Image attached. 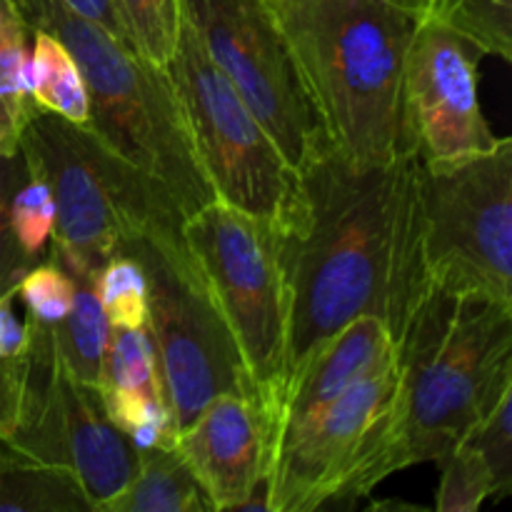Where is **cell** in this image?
<instances>
[{
  "mask_svg": "<svg viewBox=\"0 0 512 512\" xmlns=\"http://www.w3.org/2000/svg\"><path fill=\"white\" fill-rule=\"evenodd\" d=\"M415 178V150L393 165L360 168L328 145L298 170L293 210L280 228L288 305L283 390L355 318H380L398 345L425 303Z\"/></svg>",
  "mask_w": 512,
  "mask_h": 512,
  "instance_id": "obj_1",
  "label": "cell"
},
{
  "mask_svg": "<svg viewBox=\"0 0 512 512\" xmlns=\"http://www.w3.org/2000/svg\"><path fill=\"white\" fill-rule=\"evenodd\" d=\"M398 390L335 503L440 463L512 388V305L433 295L400 335Z\"/></svg>",
  "mask_w": 512,
  "mask_h": 512,
  "instance_id": "obj_2",
  "label": "cell"
},
{
  "mask_svg": "<svg viewBox=\"0 0 512 512\" xmlns=\"http://www.w3.org/2000/svg\"><path fill=\"white\" fill-rule=\"evenodd\" d=\"M278 15L330 148L360 168L408 153L405 60L418 15L388 0H290Z\"/></svg>",
  "mask_w": 512,
  "mask_h": 512,
  "instance_id": "obj_3",
  "label": "cell"
},
{
  "mask_svg": "<svg viewBox=\"0 0 512 512\" xmlns=\"http://www.w3.org/2000/svg\"><path fill=\"white\" fill-rule=\"evenodd\" d=\"M15 5L30 30L53 33L70 50L88 88V128L113 153L158 178L185 215L213 200L163 68L55 0Z\"/></svg>",
  "mask_w": 512,
  "mask_h": 512,
  "instance_id": "obj_4",
  "label": "cell"
},
{
  "mask_svg": "<svg viewBox=\"0 0 512 512\" xmlns=\"http://www.w3.org/2000/svg\"><path fill=\"white\" fill-rule=\"evenodd\" d=\"M20 153L53 190V258L73 278H93L123 240L185 215L158 178L113 153L88 125L35 110Z\"/></svg>",
  "mask_w": 512,
  "mask_h": 512,
  "instance_id": "obj_5",
  "label": "cell"
},
{
  "mask_svg": "<svg viewBox=\"0 0 512 512\" xmlns=\"http://www.w3.org/2000/svg\"><path fill=\"white\" fill-rule=\"evenodd\" d=\"M415 233L425 300L512 305V138L455 163L418 155Z\"/></svg>",
  "mask_w": 512,
  "mask_h": 512,
  "instance_id": "obj_6",
  "label": "cell"
},
{
  "mask_svg": "<svg viewBox=\"0 0 512 512\" xmlns=\"http://www.w3.org/2000/svg\"><path fill=\"white\" fill-rule=\"evenodd\" d=\"M185 218H165L123 240L148 275V328L175 433L223 393H255L235 340L183 235ZM270 405V403H268Z\"/></svg>",
  "mask_w": 512,
  "mask_h": 512,
  "instance_id": "obj_7",
  "label": "cell"
},
{
  "mask_svg": "<svg viewBox=\"0 0 512 512\" xmlns=\"http://www.w3.org/2000/svg\"><path fill=\"white\" fill-rule=\"evenodd\" d=\"M183 235L233 335L250 383L273 405L278 420L288 353L280 230L213 198L185 215Z\"/></svg>",
  "mask_w": 512,
  "mask_h": 512,
  "instance_id": "obj_8",
  "label": "cell"
},
{
  "mask_svg": "<svg viewBox=\"0 0 512 512\" xmlns=\"http://www.w3.org/2000/svg\"><path fill=\"white\" fill-rule=\"evenodd\" d=\"M165 75L213 198L283 228L298 193V170L208 58L185 18Z\"/></svg>",
  "mask_w": 512,
  "mask_h": 512,
  "instance_id": "obj_9",
  "label": "cell"
},
{
  "mask_svg": "<svg viewBox=\"0 0 512 512\" xmlns=\"http://www.w3.org/2000/svg\"><path fill=\"white\" fill-rule=\"evenodd\" d=\"M180 10L295 170L328 148L273 0H180Z\"/></svg>",
  "mask_w": 512,
  "mask_h": 512,
  "instance_id": "obj_10",
  "label": "cell"
},
{
  "mask_svg": "<svg viewBox=\"0 0 512 512\" xmlns=\"http://www.w3.org/2000/svg\"><path fill=\"white\" fill-rule=\"evenodd\" d=\"M28 380L13 433L0 443L30 463L63 470L93 510H105L135 473V450L105 415L98 388L75 380L55 358L50 330L30 323Z\"/></svg>",
  "mask_w": 512,
  "mask_h": 512,
  "instance_id": "obj_11",
  "label": "cell"
},
{
  "mask_svg": "<svg viewBox=\"0 0 512 512\" xmlns=\"http://www.w3.org/2000/svg\"><path fill=\"white\" fill-rule=\"evenodd\" d=\"M483 50L420 15L405 60V128L423 163H455L498 145L480 105Z\"/></svg>",
  "mask_w": 512,
  "mask_h": 512,
  "instance_id": "obj_12",
  "label": "cell"
},
{
  "mask_svg": "<svg viewBox=\"0 0 512 512\" xmlns=\"http://www.w3.org/2000/svg\"><path fill=\"white\" fill-rule=\"evenodd\" d=\"M398 390V358L355 383L278 448L268 480V512H313L333 505Z\"/></svg>",
  "mask_w": 512,
  "mask_h": 512,
  "instance_id": "obj_13",
  "label": "cell"
},
{
  "mask_svg": "<svg viewBox=\"0 0 512 512\" xmlns=\"http://www.w3.org/2000/svg\"><path fill=\"white\" fill-rule=\"evenodd\" d=\"M175 450L213 510H265L275 458V408L255 393H223L175 433Z\"/></svg>",
  "mask_w": 512,
  "mask_h": 512,
  "instance_id": "obj_14",
  "label": "cell"
},
{
  "mask_svg": "<svg viewBox=\"0 0 512 512\" xmlns=\"http://www.w3.org/2000/svg\"><path fill=\"white\" fill-rule=\"evenodd\" d=\"M398 358L388 325L363 315L325 340L290 378L275 420V453L355 383Z\"/></svg>",
  "mask_w": 512,
  "mask_h": 512,
  "instance_id": "obj_15",
  "label": "cell"
},
{
  "mask_svg": "<svg viewBox=\"0 0 512 512\" xmlns=\"http://www.w3.org/2000/svg\"><path fill=\"white\" fill-rule=\"evenodd\" d=\"M208 498L175 445L138 450L135 473L103 512H208Z\"/></svg>",
  "mask_w": 512,
  "mask_h": 512,
  "instance_id": "obj_16",
  "label": "cell"
},
{
  "mask_svg": "<svg viewBox=\"0 0 512 512\" xmlns=\"http://www.w3.org/2000/svg\"><path fill=\"white\" fill-rule=\"evenodd\" d=\"M30 28L15 0H0V155L20 150L35 108L28 80Z\"/></svg>",
  "mask_w": 512,
  "mask_h": 512,
  "instance_id": "obj_17",
  "label": "cell"
},
{
  "mask_svg": "<svg viewBox=\"0 0 512 512\" xmlns=\"http://www.w3.org/2000/svg\"><path fill=\"white\" fill-rule=\"evenodd\" d=\"M50 330L55 358L80 383L98 388L103 373L110 323L93 288V278H75V298L60 323Z\"/></svg>",
  "mask_w": 512,
  "mask_h": 512,
  "instance_id": "obj_18",
  "label": "cell"
},
{
  "mask_svg": "<svg viewBox=\"0 0 512 512\" xmlns=\"http://www.w3.org/2000/svg\"><path fill=\"white\" fill-rule=\"evenodd\" d=\"M28 80L35 108L68 123L88 125L90 103L85 78L63 40L53 33L30 30Z\"/></svg>",
  "mask_w": 512,
  "mask_h": 512,
  "instance_id": "obj_19",
  "label": "cell"
},
{
  "mask_svg": "<svg viewBox=\"0 0 512 512\" xmlns=\"http://www.w3.org/2000/svg\"><path fill=\"white\" fill-rule=\"evenodd\" d=\"M93 510L83 490L63 470L30 463L0 443V512Z\"/></svg>",
  "mask_w": 512,
  "mask_h": 512,
  "instance_id": "obj_20",
  "label": "cell"
},
{
  "mask_svg": "<svg viewBox=\"0 0 512 512\" xmlns=\"http://www.w3.org/2000/svg\"><path fill=\"white\" fill-rule=\"evenodd\" d=\"M130 48L165 70L183 28L180 0H110Z\"/></svg>",
  "mask_w": 512,
  "mask_h": 512,
  "instance_id": "obj_21",
  "label": "cell"
},
{
  "mask_svg": "<svg viewBox=\"0 0 512 512\" xmlns=\"http://www.w3.org/2000/svg\"><path fill=\"white\" fill-rule=\"evenodd\" d=\"M423 15L450 25L483 55L512 60V0H430Z\"/></svg>",
  "mask_w": 512,
  "mask_h": 512,
  "instance_id": "obj_22",
  "label": "cell"
},
{
  "mask_svg": "<svg viewBox=\"0 0 512 512\" xmlns=\"http://www.w3.org/2000/svg\"><path fill=\"white\" fill-rule=\"evenodd\" d=\"M98 390H138L163 398L158 355L148 328H110Z\"/></svg>",
  "mask_w": 512,
  "mask_h": 512,
  "instance_id": "obj_23",
  "label": "cell"
},
{
  "mask_svg": "<svg viewBox=\"0 0 512 512\" xmlns=\"http://www.w3.org/2000/svg\"><path fill=\"white\" fill-rule=\"evenodd\" d=\"M93 288L110 328H143L148 323V275L133 255H110L93 275Z\"/></svg>",
  "mask_w": 512,
  "mask_h": 512,
  "instance_id": "obj_24",
  "label": "cell"
},
{
  "mask_svg": "<svg viewBox=\"0 0 512 512\" xmlns=\"http://www.w3.org/2000/svg\"><path fill=\"white\" fill-rule=\"evenodd\" d=\"M10 230L28 263H38L55 230V200L48 180L25 165V175L10 198Z\"/></svg>",
  "mask_w": 512,
  "mask_h": 512,
  "instance_id": "obj_25",
  "label": "cell"
},
{
  "mask_svg": "<svg viewBox=\"0 0 512 512\" xmlns=\"http://www.w3.org/2000/svg\"><path fill=\"white\" fill-rule=\"evenodd\" d=\"M438 465L443 470L435 500L438 512H478L485 500L498 498L488 460L468 443L455 445Z\"/></svg>",
  "mask_w": 512,
  "mask_h": 512,
  "instance_id": "obj_26",
  "label": "cell"
},
{
  "mask_svg": "<svg viewBox=\"0 0 512 512\" xmlns=\"http://www.w3.org/2000/svg\"><path fill=\"white\" fill-rule=\"evenodd\" d=\"M15 295L28 308V320L35 325L53 328L65 318L75 298V278L50 258L48 263H35L28 273L18 280Z\"/></svg>",
  "mask_w": 512,
  "mask_h": 512,
  "instance_id": "obj_27",
  "label": "cell"
},
{
  "mask_svg": "<svg viewBox=\"0 0 512 512\" xmlns=\"http://www.w3.org/2000/svg\"><path fill=\"white\" fill-rule=\"evenodd\" d=\"M512 388L503 390L463 443L478 450L493 470L498 498L512 490Z\"/></svg>",
  "mask_w": 512,
  "mask_h": 512,
  "instance_id": "obj_28",
  "label": "cell"
},
{
  "mask_svg": "<svg viewBox=\"0 0 512 512\" xmlns=\"http://www.w3.org/2000/svg\"><path fill=\"white\" fill-rule=\"evenodd\" d=\"M23 175L25 160L20 150L15 155H0V295L18 288V280L33 268L18 250L10 230V198Z\"/></svg>",
  "mask_w": 512,
  "mask_h": 512,
  "instance_id": "obj_29",
  "label": "cell"
},
{
  "mask_svg": "<svg viewBox=\"0 0 512 512\" xmlns=\"http://www.w3.org/2000/svg\"><path fill=\"white\" fill-rule=\"evenodd\" d=\"M25 380H28V350L18 358L0 360V440L8 438L18 425Z\"/></svg>",
  "mask_w": 512,
  "mask_h": 512,
  "instance_id": "obj_30",
  "label": "cell"
},
{
  "mask_svg": "<svg viewBox=\"0 0 512 512\" xmlns=\"http://www.w3.org/2000/svg\"><path fill=\"white\" fill-rule=\"evenodd\" d=\"M13 300L15 288L0 295V360L18 358L30 345V325L15 315Z\"/></svg>",
  "mask_w": 512,
  "mask_h": 512,
  "instance_id": "obj_31",
  "label": "cell"
},
{
  "mask_svg": "<svg viewBox=\"0 0 512 512\" xmlns=\"http://www.w3.org/2000/svg\"><path fill=\"white\" fill-rule=\"evenodd\" d=\"M55 3H60L65 10L75 13L78 18L88 20V23L100 25V28L108 30L110 35H115V38L123 40V43L128 45V40H125V35H123V28H120L118 15H115V8L110 0H55Z\"/></svg>",
  "mask_w": 512,
  "mask_h": 512,
  "instance_id": "obj_32",
  "label": "cell"
},
{
  "mask_svg": "<svg viewBox=\"0 0 512 512\" xmlns=\"http://www.w3.org/2000/svg\"><path fill=\"white\" fill-rule=\"evenodd\" d=\"M388 3L398 5V8L410 10V13H415V15H418V18H420V15H423L425 10H428L430 0H388Z\"/></svg>",
  "mask_w": 512,
  "mask_h": 512,
  "instance_id": "obj_33",
  "label": "cell"
},
{
  "mask_svg": "<svg viewBox=\"0 0 512 512\" xmlns=\"http://www.w3.org/2000/svg\"><path fill=\"white\" fill-rule=\"evenodd\" d=\"M285 3H290V0H273L275 8H280V5H285Z\"/></svg>",
  "mask_w": 512,
  "mask_h": 512,
  "instance_id": "obj_34",
  "label": "cell"
}]
</instances>
